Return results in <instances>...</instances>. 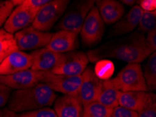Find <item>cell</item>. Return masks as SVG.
Here are the masks:
<instances>
[{"instance_id":"12","label":"cell","mask_w":156,"mask_h":117,"mask_svg":"<svg viewBox=\"0 0 156 117\" xmlns=\"http://www.w3.org/2000/svg\"><path fill=\"white\" fill-rule=\"evenodd\" d=\"M43 71L29 69L11 75H0V83L11 89H27L41 82Z\"/></svg>"},{"instance_id":"35","label":"cell","mask_w":156,"mask_h":117,"mask_svg":"<svg viewBox=\"0 0 156 117\" xmlns=\"http://www.w3.org/2000/svg\"><path fill=\"white\" fill-rule=\"evenodd\" d=\"M122 4H126V5H127V6H132L134 5L136 2L134 1V0H122Z\"/></svg>"},{"instance_id":"14","label":"cell","mask_w":156,"mask_h":117,"mask_svg":"<svg viewBox=\"0 0 156 117\" xmlns=\"http://www.w3.org/2000/svg\"><path fill=\"white\" fill-rule=\"evenodd\" d=\"M32 58L30 53L16 51L9 55L0 64V75H11L31 69Z\"/></svg>"},{"instance_id":"9","label":"cell","mask_w":156,"mask_h":117,"mask_svg":"<svg viewBox=\"0 0 156 117\" xmlns=\"http://www.w3.org/2000/svg\"><path fill=\"white\" fill-rule=\"evenodd\" d=\"M53 33L41 32L30 25L16 32L14 35L18 51L40 49L46 47Z\"/></svg>"},{"instance_id":"20","label":"cell","mask_w":156,"mask_h":117,"mask_svg":"<svg viewBox=\"0 0 156 117\" xmlns=\"http://www.w3.org/2000/svg\"><path fill=\"white\" fill-rule=\"evenodd\" d=\"M119 93L120 91L113 87L111 79L105 80L102 82V86L97 101L113 110L119 105Z\"/></svg>"},{"instance_id":"11","label":"cell","mask_w":156,"mask_h":117,"mask_svg":"<svg viewBox=\"0 0 156 117\" xmlns=\"http://www.w3.org/2000/svg\"><path fill=\"white\" fill-rule=\"evenodd\" d=\"M82 82L79 88V97L83 107L97 101L102 86V80L94 72L92 67H87L81 75Z\"/></svg>"},{"instance_id":"33","label":"cell","mask_w":156,"mask_h":117,"mask_svg":"<svg viewBox=\"0 0 156 117\" xmlns=\"http://www.w3.org/2000/svg\"><path fill=\"white\" fill-rule=\"evenodd\" d=\"M139 117H156V102L138 112Z\"/></svg>"},{"instance_id":"13","label":"cell","mask_w":156,"mask_h":117,"mask_svg":"<svg viewBox=\"0 0 156 117\" xmlns=\"http://www.w3.org/2000/svg\"><path fill=\"white\" fill-rule=\"evenodd\" d=\"M156 102V95L152 92H120L119 106L139 112Z\"/></svg>"},{"instance_id":"30","label":"cell","mask_w":156,"mask_h":117,"mask_svg":"<svg viewBox=\"0 0 156 117\" xmlns=\"http://www.w3.org/2000/svg\"><path fill=\"white\" fill-rule=\"evenodd\" d=\"M146 46L150 51L153 53L156 50V29L147 33V36L145 37Z\"/></svg>"},{"instance_id":"15","label":"cell","mask_w":156,"mask_h":117,"mask_svg":"<svg viewBox=\"0 0 156 117\" xmlns=\"http://www.w3.org/2000/svg\"><path fill=\"white\" fill-rule=\"evenodd\" d=\"M79 46L78 35L66 30H60L53 35L46 49L57 53L73 51Z\"/></svg>"},{"instance_id":"18","label":"cell","mask_w":156,"mask_h":117,"mask_svg":"<svg viewBox=\"0 0 156 117\" xmlns=\"http://www.w3.org/2000/svg\"><path fill=\"white\" fill-rule=\"evenodd\" d=\"M95 3L101 19L106 25L115 23L124 16L125 9L120 2L98 0Z\"/></svg>"},{"instance_id":"21","label":"cell","mask_w":156,"mask_h":117,"mask_svg":"<svg viewBox=\"0 0 156 117\" xmlns=\"http://www.w3.org/2000/svg\"><path fill=\"white\" fill-rule=\"evenodd\" d=\"M16 51H18V49L13 34L0 29V64L9 55Z\"/></svg>"},{"instance_id":"28","label":"cell","mask_w":156,"mask_h":117,"mask_svg":"<svg viewBox=\"0 0 156 117\" xmlns=\"http://www.w3.org/2000/svg\"><path fill=\"white\" fill-rule=\"evenodd\" d=\"M112 117H139V115L138 112L119 105L113 109Z\"/></svg>"},{"instance_id":"6","label":"cell","mask_w":156,"mask_h":117,"mask_svg":"<svg viewBox=\"0 0 156 117\" xmlns=\"http://www.w3.org/2000/svg\"><path fill=\"white\" fill-rule=\"evenodd\" d=\"M89 59L86 53L73 51L61 54L56 65L51 71L55 75H81L86 70Z\"/></svg>"},{"instance_id":"8","label":"cell","mask_w":156,"mask_h":117,"mask_svg":"<svg viewBox=\"0 0 156 117\" xmlns=\"http://www.w3.org/2000/svg\"><path fill=\"white\" fill-rule=\"evenodd\" d=\"M81 82V75H55L51 71H44L41 83L46 85L53 91L60 92L64 95L78 96Z\"/></svg>"},{"instance_id":"24","label":"cell","mask_w":156,"mask_h":117,"mask_svg":"<svg viewBox=\"0 0 156 117\" xmlns=\"http://www.w3.org/2000/svg\"><path fill=\"white\" fill-rule=\"evenodd\" d=\"M156 29V11H144L138 25L137 32L145 34Z\"/></svg>"},{"instance_id":"27","label":"cell","mask_w":156,"mask_h":117,"mask_svg":"<svg viewBox=\"0 0 156 117\" xmlns=\"http://www.w3.org/2000/svg\"><path fill=\"white\" fill-rule=\"evenodd\" d=\"M13 9L14 6L11 1H0V27L5 23Z\"/></svg>"},{"instance_id":"31","label":"cell","mask_w":156,"mask_h":117,"mask_svg":"<svg viewBox=\"0 0 156 117\" xmlns=\"http://www.w3.org/2000/svg\"><path fill=\"white\" fill-rule=\"evenodd\" d=\"M137 4L144 11H154L156 9L155 0H141L137 2Z\"/></svg>"},{"instance_id":"5","label":"cell","mask_w":156,"mask_h":117,"mask_svg":"<svg viewBox=\"0 0 156 117\" xmlns=\"http://www.w3.org/2000/svg\"><path fill=\"white\" fill-rule=\"evenodd\" d=\"M69 3L68 0L51 1L38 11L32 26L41 32H46L51 30L63 16Z\"/></svg>"},{"instance_id":"1","label":"cell","mask_w":156,"mask_h":117,"mask_svg":"<svg viewBox=\"0 0 156 117\" xmlns=\"http://www.w3.org/2000/svg\"><path fill=\"white\" fill-rule=\"evenodd\" d=\"M152 53L146 46L145 36L136 31L120 39L106 42L98 49L88 51L86 54L91 63L105 58H115L129 63H139Z\"/></svg>"},{"instance_id":"2","label":"cell","mask_w":156,"mask_h":117,"mask_svg":"<svg viewBox=\"0 0 156 117\" xmlns=\"http://www.w3.org/2000/svg\"><path fill=\"white\" fill-rule=\"evenodd\" d=\"M57 98L53 90L44 83L11 92L8 108L16 113L30 112L51 106Z\"/></svg>"},{"instance_id":"32","label":"cell","mask_w":156,"mask_h":117,"mask_svg":"<svg viewBox=\"0 0 156 117\" xmlns=\"http://www.w3.org/2000/svg\"><path fill=\"white\" fill-rule=\"evenodd\" d=\"M50 2L51 0H25V2L28 6L37 11H39Z\"/></svg>"},{"instance_id":"26","label":"cell","mask_w":156,"mask_h":117,"mask_svg":"<svg viewBox=\"0 0 156 117\" xmlns=\"http://www.w3.org/2000/svg\"><path fill=\"white\" fill-rule=\"evenodd\" d=\"M20 117H58L54 109L46 107L30 112H25L20 114Z\"/></svg>"},{"instance_id":"16","label":"cell","mask_w":156,"mask_h":117,"mask_svg":"<svg viewBox=\"0 0 156 117\" xmlns=\"http://www.w3.org/2000/svg\"><path fill=\"white\" fill-rule=\"evenodd\" d=\"M142 12V9L138 5L134 6L128 13L114 24L108 32V37H118L132 32L138 26Z\"/></svg>"},{"instance_id":"29","label":"cell","mask_w":156,"mask_h":117,"mask_svg":"<svg viewBox=\"0 0 156 117\" xmlns=\"http://www.w3.org/2000/svg\"><path fill=\"white\" fill-rule=\"evenodd\" d=\"M11 89L0 83V108L6 105L10 98Z\"/></svg>"},{"instance_id":"3","label":"cell","mask_w":156,"mask_h":117,"mask_svg":"<svg viewBox=\"0 0 156 117\" xmlns=\"http://www.w3.org/2000/svg\"><path fill=\"white\" fill-rule=\"evenodd\" d=\"M111 82L120 92H149L139 63L127 64Z\"/></svg>"},{"instance_id":"4","label":"cell","mask_w":156,"mask_h":117,"mask_svg":"<svg viewBox=\"0 0 156 117\" xmlns=\"http://www.w3.org/2000/svg\"><path fill=\"white\" fill-rule=\"evenodd\" d=\"M95 1L82 0L72 3L67 8L55 26L57 30H66L79 35L87 13L94 7Z\"/></svg>"},{"instance_id":"34","label":"cell","mask_w":156,"mask_h":117,"mask_svg":"<svg viewBox=\"0 0 156 117\" xmlns=\"http://www.w3.org/2000/svg\"><path fill=\"white\" fill-rule=\"evenodd\" d=\"M0 117H20V116L9 108H2L0 109Z\"/></svg>"},{"instance_id":"25","label":"cell","mask_w":156,"mask_h":117,"mask_svg":"<svg viewBox=\"0 0 156 117\" xmlns=\"http://www.w3.org/2000/svg\"><path fill=\"white\" fill-rule=\"evenodd\" d=\"M93 70L100 79L102 81L110 79V77L114 72V64L108 60H100L96 62Z\"/></svg>"},{"instance_id":"22","label":"cell","mask_w":156,"mask_h":117,"mask_svg":"<svg viewBox=\"0 0 156 117\" xmlns=\"http://www.w3.org/2000/svg\"><path fill=\"white\" fill-rule=\"evenodd\" d=\"M146 63L144 66V79L149 92L156 88V53L153 52L148 57Z\"/></svg>"},{"instance_id":"7","label":"cell","mask_w":156,"mask_h":117,"mask_svg":"<svg viewBox=\"0 0 156 117\" xmlns=\"http://www.w3.org/2000/svg\"><path fill=\"white\" fill-rule=\"evenodd\" d=\"M105 31V23L97 6H94L87 13L80 32L83 44L86 46L98 44L102 39Z\"/></svg>"},{"instance_id":"23","label":"cell","mask_w":156,"mask_h":117,"mask_svg":"<svg viewBox=\"0 0 156 117\" xmlns=\"http://www.w3.org/2000/svg\"><path fill=\"white\" fill-rule=\"evenodd\" d=\"M112 112L100 102L94 101L83 107L82 117H112Z\"/></svg>"},{"instance_id":"19","label":"cell","mask_w":156,"mask_h":117,"mask_svg":"<svg viewBox=\"0 0 156 117\" xmlns=\"http://www.w3.org/2000/svg\"><path fill=\"white\" fill-rule=\"evenodd\" d=\"M30 55L32 58L31 70L37 71H51L61 56V54L51 51L46 48L36 50Z\"/></svg>"},{"instance_id":"10","label":"cell","mask_w":156,"mask_h":117,"mask_svg":"<svg viewBox=\"0 0 156 117\" xmlns=\"http://www.w3.org/2000/svg\"><path fill=\"white\" fill-rule=\"evenodd\" d=\"M38 11L34 10L23 1L21 5L16 6L11 12L4 25V30L7 32L16 33L30 27L36 17Z\"/></svg>"},{"instance_id":"17","label":"cell","mask_w":156,"mask_h":117,"mask_svg":"<svg viewBox=\"0 0 156 117\" xmlns=\"http://www.w3.org/2000/svg\"><path fill=\"white\" fill-rule=\"evenodd\" d=\"M58 117H82V103L79 95H64L53 102Z\"/></svg>"}]
</instances>
